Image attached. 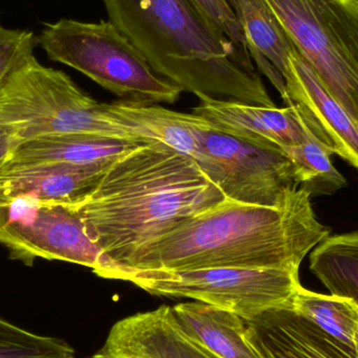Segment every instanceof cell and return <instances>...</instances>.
I'll return each instance as SVG.
<instances>
[{"instance_id": "6da1fadb", "label": "cell", "mask_w": 358, "mask_h": 358, "mask_svg": "<svg viewBox=\"0 0 358 358\" xmlns=\"http://www.w3.org/2000/svg\"><path fill=\"white\" fill-rule=\"evenodd\" d=\"M224 200L195 161L152 142L117 157L94 191L69 206L88 237L120 266L147 244Z\"/></svg>"}, {"instance_id": "e0dca14e", "label": "cell", "mask_w": 358, "mask_h": 358, "mask_svg": "<svg viewBox=\"0 0 358 358\" xmlns=\"http://www.w3.org/2000/svg\"><path fill=\"white\" fill-rule=\"evenodd\" d=\"M148 141L102 134H76L20 143L8 164H71L90 165L115 161Z\"/></svg>"}, {"instance_id": "d4e9b609", "label": "cell", "mask_w": 358, "mask_h": 358, "mask_svg": "<svg viewBox=\"0 0 358 358\" xmlns=\"http://www.w3.org/2000/svg\"><path fill=\"white\" fill-rule=\"evenodd\" d=\"M19 144L20 142L10 132L0 125V170L8 164L10 155Z\"/></svg>"}, {"instance_id": "603a6c76", "label": "cell", "mask_w": 358, "mask_h": 358, "mask_svg": "<svg viewBox=\"0 0 358 358\" xmlns=\"http://www.w3.org/2000/svg\"><path fill=\"white\" fill-rule=\"evenodd\" d=\"M189 1L242 54L250 57L243 29L229 0H189Z\"/></svg>"}, {"instance_id": "5b68a950", "label": "cell", "mask_w": 358, "mask_h": 358, "mask_svg": "<svg viewBox=\"0 0 358 358\" xmlns=\"http://www.w3.org/2000/svg\"><path fill=\"white\" fill-rule=\"evenodd\" d=\"M38 44L50 60L84 73L127 102L174 103L182 92L155 73L142 52L109 20L61 19L46 23Z\"/></svg>"}, {"instance_id": "4fadbf2b", "label": "cell", "mask_w": 358, "mask_h": 358, "mask_svg": "<svg viewBox=\"0 0 358 358\" xmlns=\"http://www.w3.org/2000/svg\"><path fill=\"white\" fill-rule=\"evenodd\" d=\"M98 352L107 358H219L181 331L170 306L117 322Z\"/></svg>"}, {"instance_id": "3957f363", "label": "cell", "mask_w": 358, "mask_h": 358, "mask_svg": "<svg viewBox=\"0 0 358 358\" xmlns=\"http://www.w3.org/2000/svg\"><path fill=\"white\" fill-rule=\"evenodd\" d=\"M109 21L155 73L201 99L275 107L242 54L189 0H103Z\"/></svg>"}, {"instance_id": "4316f807", "label": "cell", "mask_w": 358, "mask_h": 358, "mask_svg": "<svg viewBox=\"0 0 358 358\" xmlns=\"http://www.w3.org/2000/svg\"><path fill=\"white\" fill-rule=\"evenodd\" d=\"M357 358H358V340H357Z\"/></svg>"}, {"instance_id": "cb8c5ba5", "label": "cell", "mask_w": 358, "mask_h": 358, "mask_svg": "<svg viewBox=\"0 0 358 358\" xmlns=\"http://www.w3.org/2000/svg\"><path fill=\"white\" fill-rule=\"evenodd\" d=\"M37 45L38 36L33 31L0 27V84Z\"/></svg>"}, {"instance_id": "ba28073f", "label": "cell", "mask_w": 358, "mask_h": 358, "mask_svg": "<svg viewBox=\"0 0 358 358\" xmlns=\"http://www.w3.org/2000/svg\"><path fill=\"white\" fill-rule=\"evenodd\" d=\"M0 244L12 260L33 266L37 259L90 267L113 280L117 266L88 237L71 206L29 199L0 202Z\"/></svg>"}, {"instance_id": "9c48e42d", "label": "cell", "mask_w": 358, "mask_h": 358, "mask_svg": "<svg viewBox=\"0 0 358 358\" xmlns=\"http://www.w3.org/2000/svg\"><path fill=\"white\" fill-rule=\"evenodd\" d=\"M197 165L225 198L279 206L300 189L296 166L281 148L258 146L214 128L200 138Z\"/></svg>"}, {"instance_id": "d6986e66", "label": "cell", "mask_w": 358, "mask_h": 358, "mask_svg": "<svg viewBox=\"0 0 358 358\" xmlns=\"http://www.w3.org/2000/svg\"><path fill=\"white\" fill-rule=\"evenodd\" d=\"M310 271L330 294L358 306V233L328 236L311 252Z\"/></svg>"}, {"instance_id": "44dd1931", "label": "cell", "mask_w": 358, "mask_h": 358, "mask_svg": "<svg viewBox=\"0 0 358 358\" xmlns=\"http://www.w3.org/2000/svg\"><path fill=\"white\" fill-rule=\"evenodd\" d=\"M298 172L301 189L309 195H332L346 185V179L332 165L329 148L309 134L303 144L282 149Z\"/></svg>"}, {"instance_id": "8992f818", "label": "cell", "mask_w": 358, "mask_h": 358, "mask_svg": "<svg viewBox=\"0 0 358 358\" xmlns=\"http://www.w3.org/2000/svg\"><path fill=\"white\" fill-rule=\"evenodd\" d=\"M292 45L358 119V0H267Z\"/></svg>"}, {"instance_id": "484cf974", "label": "cell", "mask_w": 358, "mask_h": 358, "mask_svg": "<svg viewBox=\"0 0 358 358\" xmlns=\"http://www.w3.org/2000/svg\"><path fill=\"white\" fill-rule=\"evenodd\" d=\"M87 358H107L105 357L104 355H100V353L96 352V355H92V357H90Z\"/></svg>"}, {"instance_id": "9a60e30c", "label": "cell", "mask_w": 358, "mask_h": 358, "mask_svg": "<svg viewBox=\"0 0 358 358\" xmlns=\"http://www.w3.org/2000/svg\"><path fill=\"white\" fill-rule=\"evenodd\" d=\"M103 115L128 134L148 142H159L197 163L200 138L212 129L206 120L195 113H176L157 104L117 101L101 103Z\"/></svg>"}, {"instance_id": "ac0fdd59", "label": "cell", "mask_w": 358, "mask_h": 358, "mask_svg": "<svg viewBox=\"0 0 358 358\" xmlns=\"http://www.w3.org/2000/svg\"><path fill=\"white\" fill-rule=\"evenodd\" d=\"M172 313L181 331L217 357L261 358L239 315L198 301L179 303Z\"/></svg>"}, {"instance_id": "7a4b0ae2", "label": "cell", "mask_w": 358, "mask_h": 358, "mask_svg": "<svg viewBox=\"0 0 358 358\" xmlns=\"http://www.w3.org/2000/svg\"><path fill=\"white\" fill-rule=\"evenodd\" d=\"M298 189L279 206L224 200L138 250L117 269L195 271L216 267L299 271L329 235Z\"/></svg>"}, {"instance_id": "277c9868", "label": "cell", "mask_w": 358, "mask_h": 358, "mask_svg": "<svg viewBox=\"0 0 358 358\" xmlns=\"http://www.w3.org/2000/svg\"><path fill=\"white\" fill-rule=\"evenodd\" d=\"M0 125L20 143L76 134L141 140L106 119L101 103L69 76L40 64L34 54L0 84Z\"/></svg>"}, {"instance_id": "ffe728a7", "label": "cell", "mask_w": 358, "mask_h": 358, "mask_svg": "<svg viewBox=\"0 0 358 358\" xmlns=\"http://www.w3.org/2000/svg\"><path fill=\"white\" fill-rule=\"evenodd\" d=\"M292 308L343 346L357 352L358 306L352 301L334 294H317L301 285Z\"/></svg>"}, {"instance_id": "7c38bea8", "label": "cell", "mask_w": 358, "mask_h": 358, "mask_svg": "<svg viewBox=\"0 0 358 358\" xmlns=\"http://www.w3.org/2000/svg\"><path fill=\"white\" fill-rule=\"evenodd\" d=\"M115 161L90 165L8 164L0 170V202L29 199L64 206L80 203L98 187Z\"/></svg>"}, {"instance_id": "30bf717a", "label": "cell", "mask_w": 358, "mask_h": 358, "mask_svg": "<svg viewBox=\"0 0 358 358\" xmlns=\"http://www.w3.org/2000/svg\"><path fill=\"white\" fill-rule=\"evenodd\" d=\"M285 101L317 140L358 170V119L329 92L294 48L285 78Z\"/></svg>"}, {"instance_id": "2e32d148", "label": "cell", "mask_w": 358, "mask_h": 358, "mask_svg": "<svg viewBox=\"0 0 358 358\" xmlns=\"http://www.w3.org/2000/svg\"><path fill=\"white\" fill-rule=\"evenodd\" d=\"M243 29L250 57L282 99L294 46L267 0H229Z\"/></svg>"}, {"instance_id": "8fae6325", "label": "cell", "mask_w": 358, "mask_h": 358, "mask_svg": "<svg viewBox=\"0 0 358 358\" xmlns=\"http://www.w3.org/2000/svg\"><path fill=\"white\" fill-rule=\"evenodd\" d=\"M217 131L250 144L286 148L303 144L310 131L294 106H257L233 100L206 98L193 109Z\"/></svg>"}, {"instance_id": "7402d4cb", "label": "cell", "mask_w": 358, "mask_h": 358, "mask_svg": "<svg viewBox=\"0 0 358 358\" xmlns=\"http://www.w3.org/2000/svg\"><path fill=\"white\" fill-rule=\"evenodd\" d=\"M0 358H76L65 341L40 336L0 317Z\"/></svg>"}, {"instance_id": "52a82bcc", "label": "cell", "mask_w": 358, "mask_h": 358, "mask_svg": "<svg viewBox=\"0 0 358 358\" xmlns=\"http://www.w3.org/2000/svg\"><path fill=\"white\" fill-rule=\"evenodd\" d=\"M115 280L131 282L155 296L206 303L245 321L273 309L292 306L301 286L299 271L288 268L216 267L181 271L120 268Z\"/></svg>"}, {"instance_id": "5bb4252c", "label": "cell", "mask_w": 358, "mask_h": 358, "mask_svg": "<svg viewBox=\"0 0 358 358\" xmlns=\"http://www.w3.org/2000/svg\"><path fill=\"white\" fill-rule=\"evenodd\" d=\"M246 328L261 358H357L292 306L261 313Z\"/></svg>"}]
</instances>
